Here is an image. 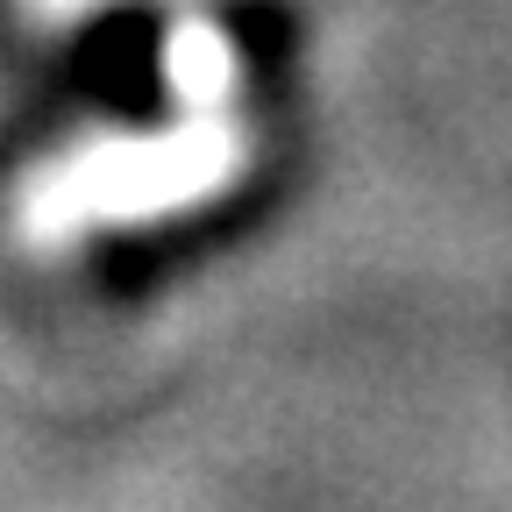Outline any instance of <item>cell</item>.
Returning a JSON list of instances; mask_svg holds the SVG:
<instances>
[{
	"instance_id": "cell-1",
	"label": "cell",
	"mask_w": 512,
	"mask_h": 512,
	"mask_svg": "<svg viewBox=\"0 0 512 512\" xmlns=\"http://www.w3.org/2000/svg\"><path fill=\"white\" fill-rule=\"evenodd\" d=\"M164 86L185 114H221L228 93H235V43L200 22V15H185L171 36H164Z\"/></svg>"
}]
</instances>
